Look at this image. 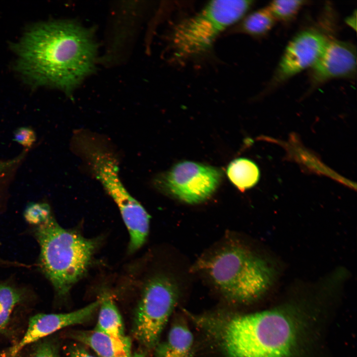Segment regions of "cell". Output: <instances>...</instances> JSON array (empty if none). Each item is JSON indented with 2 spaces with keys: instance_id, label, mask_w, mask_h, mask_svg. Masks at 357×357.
Masks as SVG:
<instances>
[{
  "instance_id": "obj_1",
  "label": "cell",
  "mask_w": 357,
  "mask_h": 357,
  "mask_svg": "<svg viewBox=\"0 0 357 357\" xmlns=\"http://www.w3.org/2000/svg\"><path fill=\"white\" fill-rule=\"evenodd\" d=\"M97 50L92 32L78 24H39L18 44V67L28 82L68 93L93 70Z\"/></svg>"
},
{
  "instance_id": "obj_2",
  "label": "cell",
  "mask_w": 357,
  "mask_h": 357,
  "mask_svg": "<svg viewBox=\"0 0 357 357\" xmlns=\"http://www.w3.org/2000/svg\"><path fill=\"white\" fill-rule=\"evenodd\" d=\"M193 318L227 357H289L295 343L294 323L280 310Z\"/></svg>"
},
{
  "instance_id": "obj_3",
  "label": "cell",
  "mask_w": 357,
  "mask_h": 357,
  "mask_svg": "<svg viewBox=\"0 0 357 357\" xmlns=\"http://www.w3.org/2000/svg\"><path fill=\"white\" fill-rule=\"evenodd\" d=\"M40 268L56 293L66 296L91 264L98 240L63 228L53 215L34 230Z\"/></svg>"
},
{
  "instance_id": "obj_4",
  "label": "cell",
  "mask_w": 357,
  "mask_h": 357,
  "mask_svg": "<svg viewBox=\"0 0 357 357\" xmlns=\"http://www.w3.org/2000/svg\"><path fill=\"white\" fill-rule=\"evenodd\" d=\"M200 265L225 297L239 303L260 297L277 274L269 262L238 244L222 247Z\"/></svg>"
},
{
  "instance_id": "obj_5",
  "label": "cell",
  "mask_w": 357,
  "mask_h": 357,
  "mask_svg": "<svg viewBox=\"0 0 357 357\" xmlns=\"http://www.w3.org/2000/svg\"><path fill=\"white\" fill-rule=\"evenodd\" d=\"M247 0H217L177 25L172 35L175 53L182 58L206 53L227 28L238 23L252 7Z\"/></svg>"
},
{
  "instance_id": "obj_6",
  "label": "cell",
  "mask_w": 357,
  "mask_h": 357,
  "mask_svg": "<svg viewBox=\"0 0 357 357\" xmlns=\"http://www.w3.org/2000/svg\"><path fill=\"white\" fill-rule=\"evenodd\" d=\"M178 290L174 281L164 275L147 282L136 309L133 333L148 349L159 343L162 332L177 303Z\"/></svg>"
},
{
  "instance_id": "obj_7",
  "label": "cell",
  "mask_w": 357,
  "mask_h": 357,
  "mask_svg": "<svg viewBox=\"0 0 357 357\" xmlns=\"http://www.w3.org/2000/svg\"><path fill=\"white\" fill-rule=\"evenodd\" d=\"M221 175L215 167L184 161L176 164L156 183L181 201L196 204L206 200L214 193Z\"/></svg>"
},
{
  "instance_id": "obj_8",
  "label": "cell",
  "mask_w": 357,
  "mask_h": 357,
  "mask_svg": "<svg viewBox=\"0 0 357 357\" xmlns=\"http://www.w3.org/2000/svg\"><path fill=\"white\" fill-rule=\"evenodd\" d=\"M330 39L325 32L317 28H307L298 33L287 45L269 83L268 90L310 68Z\"/></svg>"
},
{
  "instance_id": "obj_9",
  "label": "cell",
  "mask_w": 357,
  "mask_h": 357,
  "mask_svg": "<svg viewBox=\"0 0 357 357\" xmlns=\"http://www.w3.org/2000/svg\"><path fill=\"white\" fill-rule=\"evenodd\" d=\"M357 71V49L348 42L330 39L310 68V89L336 78L353 79Z\"/></svg>"
},
{
  "instance_id": "obj_10",
  "label": "cell",
  "mask_w": 357,
  "mask_h": 357,
  "mask_svg": "<svg viewBox=\"0 0 357 357\" xmlns=\"http://www.w3.org/2000/svg\"><path fill=\"white\" fill-rule=\"evenodd\" d=\"M97 300L73 311L63 313H39L31 317L21 340L10 350L9 356L17 355L27 345L69 326L88 321L99 306Z\"/></svg>"
},
{
  "instance_id": "obj_11",
  "label": "cell",
  "mask_w": 357,
  "mask_h": 357,
  "mask_svg": "<svg viewBox=\"0 0 357 357\" xmlns=\"http://www.w3.org/2000/svg\"><path fill=\"white\" fill-rule=\"evenodd\" d=\"M75 339L90 347L100 357H131L129 339H118L96 329L79 331Z\"/></svg>"
},
{
  "instance_id": "obj_12",
  "label": "cell",
  "mask_w": 357,
  "mask_h": 357,
  "mask_svg": "<svg viewBox=\"0 0 357 357\" xmlns=\"http://www.w3.org/2000/svg\"><path fill=\"white\" fill-rule=\"evenodd\" d=\"M194 338L188 326L177 322L166 339L155 347L156 357H193Z\"/></svg>"
},
{
  "instance_id": "obj_13",
  "label": "cell",
  "mask_w": 357,
  "mask_h": 357,
  "mask_svg": "<svg viewBox=\"0 0 357 357\" xmlns=\"http://www.w3.org/2000/svg\"><path fill=\"white\" fill-rule=\"evenodd\" d=\"M99 300L100 310L95 329L116 338H126L121 315L112 298L104 293Z\"/></svg>"
},
{
  "instance_id": "obj_14",
  "label": "cell",
  "mask_w": 357,
  "mask_h": 357,
  "mask_svg": "<svg viewBox=\"0 0 357 357\" xmlns=\"http://www.w3.org/2000/svg\"><path fill=\"white\" fill-rule=\"evenodd\" d=\"M231 181L240 191L254 186L258 181L260 171L257 165L246 158H238L231 162L227 169Z\"/></svg>"
},
{
  "instance_id": "obj_15",
  "label": "cell",
  "mask_w": 357,
  "mask_h": 357,
  "mask_svg": "<svg viewBox=\"0 0 357 357\" xmlns=\"http://www.w3.org/2000/svg\"><path fill=\"white\" fill-rule=\"evenodd\" d=\"M276 20L267 7L245 15L239 22L238 31L253 37L268 34L275 25Z\"/></svg>"
},
{
  "instance_id": "obj_16",
  "label": "cell",
  "mask_w": 357,
  "mask_h": 357,
  "mask_svg": "<svg viewBox=\"0 0 357 357\" xmlns=\"http://www.w3.org/2000/svg\"><path fill=\"white\" fill-rule=\"evenodd\" d=\"M21 290L7 283H0V333L6 327L15 306L21 301Z\"/></svg>"
},
{
  "instance_id": "obj_17",
  "label": "cell",
  "mask_w": 357,
  "mask_h": 357,
  "mask_svg": "<svg viewBox=\"0 0 357 357\" xmlns=\"http://www.w3.org/2000/svg\"><path fill=\"white\" fill-rule=\"evenodd\" d=\"M307 1L302 0H273L266 6L276 21L289 22L296 18Z\"/></svg>"
},
{
  "instance_id": "obj_18",
  "label": "cell",
  "mask_w": 357,
  "mask_h": 357,
  "mask_svg": "<svg viewBox=\"0 0 357 357\" xmlns=\"http://www.w3.org/2000/svg\"><path fill=\"white\" fill-rule=\"evenodd\" d=\"M52 212L49 204L44 202L31 203L24 210V217L30 224L38 226L47 221Z\"/></svg>"
},
{
  "instance_id": "obj_19",
  "label": "cell",
  "mask_w": 357,
  "mask_h": 357,
  "mask_svg": "<svg viewBox=\"0 0 357 357\" xmlns=\"http://www.w3.org/2000/svg\"><path fill=\"white\" fill-rule=\"evenodd\" d=\"M28 150L25 149L18 156L13 159L0 161V193L4 192L9 186L12 177L22 162Z\"/></svg>"
},
{
  "instance_id": "obj_20",
  "label": "cell",
  "mask_w": 357,
  "mask_h": 357,
  "mask_svg": "<svg viewBox=\"0 0 357 357\" xmlns=\"http://www.w3.org/2000/svg\"><path fill=\"white\" fill-rule=\"evenodd\" d=\"M13 139L25 149H29L36 141V135L31 127H20L14 131Z\"/></svg>"
},
{
  "instance_id": "obj_21",
  "label": "cell",
  "mask_w": 357,
  "mask_h": 357,
  "mask_svg": "<svg viewBox=\"0 0 357 357\" xmlns=\"http://www.w3.org/2000/svg\"><path fill=\"white\" fill-rule=\"evenodd\" d=\"M31 357H59V356L53 345L44 342L37 347Z\"/></svg>"
},
{
  "instance_id": "obj_22",
  "label": "cell",
  "mask_w": 357,
  "mask_h": 357,
  "mask_svg": "<svg viewBox=\"0 0 357 357\" xmlns=\"http://www.w3.org/2000/svg\"><path fill=\"white\" fill-rule=\"evenodd\" d=\"M70 357H94L80 347H75L71 349Z\"/></svg>"
},
{
  "instance_id": "obj_23",
  "label": "cell",
  "mask_w": 357,
  "mask_h": 357,
  "mask_svg": "<svg viewBox=\"0 0 357 357\" xmlns=\"http://www.w3.org/2000/svg\"><path fill=\"white\" fill-rule=\"evenodd\" d=\"M356 21V14L354 16L353 15H351V16H349L346 20V23L347 24H349V26L352 27V28H354L356 29V27L354 26V24L355 26H356V22H354Z\"/></svg>"
},
{
  "instance_id": "obj_24",
  "label": "cell",
  "mask_w": 357,
  "mask_h": 357,
  "mask_svg": "<svg viewBox=\"0 0 357 357\" xmlns=\"http://www.w3.org/2000/svg\"><path fill=\"white\" fill-rule=\"evenodd\" d=\"M131 357H145V356L141 354H135Z\"/></svg>"
},
{
  "instance_id": "obj_25",
  "label": "cell",
  "mask_w": 357,
  "mask_h": 357,
  "mask_svg": "<svg viewBox=\"0 0 357 357\" xmlns=\"http://www.w3.org/2000/svg\"><path fill=\"white\" fill-rule=\"evenodd\" d=\"M9 357H17V355L14 356H9Z\"/></svg>"
}]
</instances>
